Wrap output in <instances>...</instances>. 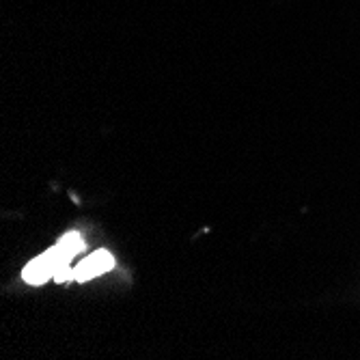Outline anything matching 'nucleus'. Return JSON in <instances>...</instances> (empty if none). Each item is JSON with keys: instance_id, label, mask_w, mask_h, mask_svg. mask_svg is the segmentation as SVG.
<instances>
[{"instance_id": "obj_1", "label": "nucleus", "mask_w": 360, "mask_h": 360, "mask_svg": "<svg viewBox=\"0 0 360 360\" xmlns=\"http://www.w3.org/2000/svg\"><path fill=\"white\" fill-rule=\"evenodd\" d=\"M63 264H70V261H65L60 248L54 246V248L41 252L39 257H35V259L30 261V264H26V268L22 270V278L28 285H44L50 278H54V272Z\"/></svg>"}, {"instance_id": "obj_2", "label": "nucleus", "mask_w": 360, "mask_h": 360, "mask_svg": "<svg viewBox=\"0 0 360 360\" xmlns=\"http://www.w3.org/2000/svg\"><path fill=\"white\" fill-rule=\"evenodd\" d=\"M112 268H115V257L108 250H97L89 257H84L74 270H76V281L84 283V281H91Z\"/></svg>"}, {"instance_id": "obj_3", "label": "nucleus", "mask_w": 360, "mask_h": 360, "mask_svg": "<svg viewBox=\"0 0 360 360\" xmlns=\"http://www.w3.org/2000/svg\"><path fill=\"white\" fill-rule=\"evenodd\" d=\"M56 246L60 248V252H63L65 261H72L78 252H82V248H84V240H82V236H80V233H68V236H63V238H60V242H58Z\"/></svg>"}, {"instance_id": "obj_4", "label": "nucleus", "mask_w": 360, "mask_h": 360, "mask_svg": "<svg viewBox=\"0 0 360 360\" xmlns=\"http://www.w3.org/2000/svg\"><path fill=\"white\" fill-rule=\"evenodd\" d=\"M54 281L56 283H68V281H76V270L70 264L58 266V270L54 272Z\"/></svg>"}]
</instances>
